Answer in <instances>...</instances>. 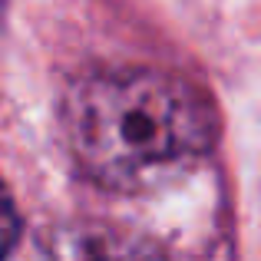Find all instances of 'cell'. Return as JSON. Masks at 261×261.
<instances>
[{
    "label": "cell",
    "mask_w": 261,
    "mask_h": 261,
    "mask_svg": "<svg viewBox=\"0 0 261 261\" xmlns=\"http://www.w3.org/2000/svg\"><path fill=\"white\" fill-rule=\"evenodd\" d=\"M66 136L80 166L113 189H139L205 159L215 113L189 80L162 70H102L66 96Z\"/></svg>",
    "instance_id": "6da1fadb"
},
{
    "label": "cell",
    "mask_w": 261,
    "mask_h": 261,
    "mask_svg": "<svg viewBox=\"0 0 261 261\" xmlns=\"http://www.w3.org/2000/svg\"><path fill=\"white\" fill-rule=\"evenodd\" d=\"M17 238H20V215H17V205H13L10 192L0 182V258L13 251Z\"/></svg>",
    "instance_id": "7a4b0ae2"
}]
</instances>
